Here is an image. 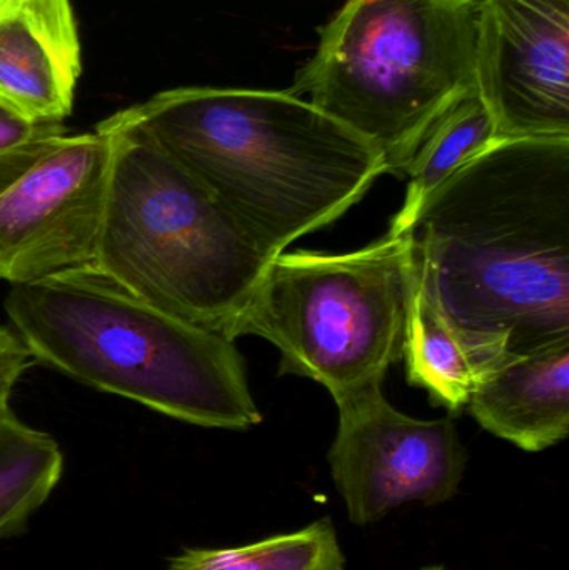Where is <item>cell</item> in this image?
<instances>
[{"mask_svg":"<svg viewBox=\"0 0 569 570\" xmlns=\"http://www.w3.org/2000/svg\"><path fill=\"white\" fill-rule=\"evenodd\" d=\"M471 415L524 452H543L569 434V338L507 358L478 374Z\"/></svg>","mask_w":569,"mask_h":570,"instance_id":"8fae6325","label":"cell"},{"mask_svg":"<svg viewBox=\"0 0 569 570\" xmlns=\"http://www.w3.org/2000/svg\"><path fill=\"white\" fill-rule=\"evenodd\" d=\"M110 142L100 271L150 304L229 338L264 267L257 244L153 136L117 114Z\"/></svg>","mask_w":569,"mask_h":570,"instance_id":"277c9868","label":"cell"},{"mask_svg":"<svg viewBox=\"0 0 569 570\" xmlns=\"http://www.w3.org/2000/svg\"><path fill=\"white\" fill-rule=\"evenodd\" d=\"M106 132L66 134L0 194V281L37 283L96 261L107 186Z\"/></svg>","mask_w":569,"mask_h":570,"instance_id":"ba28073f","label":"cell"},{"mask_svg":"<svg viewBox=\"0 0 569 570\" xmlns=\"http://www.w3.org/2000/svg\"><path fill=\"white\" fill-rule=\"evenodd\" d=\"M410 283L408 234L347 254L281 253L229 338H266L281 352L279 375L320 382L340 402L383 387L403 358Z\"/></svg>","mask_w":569,"mask_h":570,"instance_id":"8992f818","label":"cell"},{"mask_svg":"<svg viewBox=\"0 0 569 570\" xmlns=\"http://www.w3.org/2000/svg\"><path fill=\"white\" fill-rule=\"evenodd\" d=\"M498 139L493 116L478 94L454 104L428 132L426 139L408 164L406 197L400 213L391 219V236H404L431 193L471 157Z\"/></svg>","mask_w":569,"mask_h":570,"instance_id":"4fadbf2b","label":"cell"},{"mask_svg":"<svg viewBox=\"0 0 569 570\" xmlns=\"http://www.w3.org/2000/svg\"><path fill=\"white\" fill-rule=\"evenodd\" d=\"M336 404L340 424L327 462L354 525L380 522L406 504L441 505L458 494L468 452L450 417H410L386 401L383 387Z\"/></svg>","mask_w":569,"mask_h":570,"instance_id":"52a82bcc","label":"cell"},{"mask_svg":"<svg viewBox=\"0 0 569 570\" xmlns=\"http://www.w3.org/2000/svg\"><path fill=\"white\" fill-rule=\"evenodd\" d=\"M408 237L478 374L569 338V137L494 140L428 196Z\"/></svg>","mask_w":569,"mask_h":570,"instance_id":"6da1fadb","label":"cell"},{"mask_svg":"<svg viewBox=\"0 0 569 570\" xmlns=\"http://www.w3.org/2000/svg\"><path fill=\"white\" fill-rule=\"evenodd\" d=\"M421 570H448V569L441 564H431V566H426V568H423Z\"/></svg>","mask_w":569,"mask_h":570,"instance_id":"ac0fdd59","label":"cell"},{"mask_svg":"<svg viewBox=\"0 0 569 570\" xmlns=\"http://www.w3.org/2000/svg\"><path fill=\"white\" fill-rule=\"evenodd\" d=\"M116 114L189 170L269 261L386 174L367 140L290 90L177 87Z\"/></svg>","mask_w":569,"mask_h":570,"instance_id":"7a4b0ae2","label":"cell"},{"mask_svg":"<svg viewBox=\"0 0 569 570\" xmlns=\"http://www.w3.org/2000/svg\"><path fill=\"white\" fill-rule=\"evenodd\" d=\"M3 307L36 362L73 381L199 428L263 422L234 341L150 304L96 264L12 285Z\"/></svg>","mask_w":569,"mask_h":570,"instance_id":"3957f363","label":"cell"},{"mask_svg":"<svg viewBox=\"0 0 569 570\" xmlns=\"http://www.w3.org/2000/svg\"><path fill=\"white\" fill-rule=\"evenodd\" d=\"M66 134L69 129L63 124L29 122L0 106V194Z\"/></svg>","mask_w":569,"mask_h":570,"instance_id":"2e32d148","label":"cell"},{"mask_svg":"<svg viewBox=\"0 0 569 570\" xmlns=\"http://www.w3.org/2000/svg\"><path fill=\"white\" fill-rule=\"evenodd\" d=\"M477 94L498 139L569 137V0H481Z\"/></svg>","mask_w":569,"mask_h":570,"instance_id":"9c48e42d","label":"cell"},{"mask_svg":"<svg viewBox=\"0 0 569 570\" xmlns=\"http://www.w3.org/2000/svg\"><path fill=\"white\" fill-rule=\"evenodd\" d=\"M36 364L29 345L10 325H0V412L10 409V395L17 382Z\"/></svg>","mask_w":569,"mask_h":570,"instance_id":"e0dca14e","label":"cell"},{"mask_svg":"<svg viewBox=\"0 0 569 570\" xmlns=\"http://www.w3.org/2000/svg\"><path fill=\"white\" fill-rule=\"evenodd\" d=\"M63 454L52 435L0 412V541L26 529L62 478Z\"/></svg>","mask_w":569,"mask_h":570,"instance_id":"5bb4252c","label":"cell"},{"mask_svg":"<svg viewBox=\"0 0 569 570\" xmlns=\"http://www.w3.org/2000/svg\"><path fill=\"white\" fill-rule=\"evenodd\" d=\"M80 73L70 0H0V106L29 122L63 124Z\"/></svg>","mask_w":569,"mask_h":570,"instance_id":"30bf717a","label":"cell"},{"mask_svg":"<svg viewBox=\"0 0 569 570\" xmlns=\"http://www.w3.org/2000/svg\"><path fill=\"white\" fill-rule=\"evenodd\" d=\"M403 358L408 384L424 389L438 407H467L478 371L453 332L436 314L418 281L411 259L410 295L404 324Z\"/></svg>","mask_w":569,"mask_h":570,"instance_id":"7c38bea8","label":"cell"},{"mask_svg":"<svg viewBox=\"0 0 569 570\" xmlns=\"http://www.w3.org/2000/svg\"><path fill=\"white\" fill-rule=\"evenodd\" d=\"M166 570H346L331 518L236 548H187Z\"/></svg>","mask_w":569,"mask_h":570,"instance_id":"9a60e30c","label":"cell"},{"mask_svg":"<svg viewBox=\"0 0 569 570\" xmlns=\"http://www.w3.org/2000/svg\"><path fill=\"white\" fill-rule=\"evenodd\" d=\"M481 0H344L290 92L363 137L404 177L434 124L477 92Z\"/></svg>","mask_w":569,"mask_h":570,"instance_id":"5b68a950","label":"cell"}]
</instances>
